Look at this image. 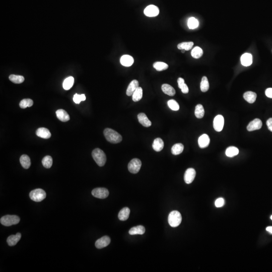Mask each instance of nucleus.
I'll return each mask as SVG.
<instances>
[{"label": "nucleus", "mask_w": 272, "mask_h": 272, "mask_svg": "<svg viewBox=\"0 0 272 272\" xmlns=\"http://www.w3.org/2000/svg\"><path fill=\"white\" fill-rule=\"evenodd\" d=\"M224 125V119L221 115H218L213 121V127L216 131H221L223 130Z\"/></svg>", "instance_id": "nucleus-9"}, {"label": "nucleus", "mask_w": 272, "mask_h": 272, "mask_svg": "<svg viewBox=\"0 0 272 272\" xmlns=\"http://www.w3.org/2000/svg\"><path fill=\"white\" fill-rule=\"evenodd\" d=\"M138 119L139 122L143 125L144 127H149L152 125V122H151L148 118L144 113H140L138 115Z\"/></svg>", "instance_id": "nucleus-16"}, {"label": "nucleus", "mask_w": 272, "mask_h": 272, "mask_svg": "<svg viewBox=\"0 0 272 272\" xmlns=\"http://www.w3.org/2000/svg\"><path fill=\"white\" fill-rule=\"evenodd\" d=\"M201 90L203 92H206L209 89V83L208 79L206 76H204L201 82Z\"/></svg>", "instance_id": "nucleus-35"}, {"label": "nucleus", "mask_w": 272, "mask_h": 272, "mask_svg": "<svg viewBox=\"0 0 272 272\" xmlns=\"http://www.w3.org/2000/svg\"><path fill=\"white\" fill-rule=\"evenodd\" d=\"M145 232V228L142 225H138L137 226L134 227L128 231L130 235H142Z\"/></svg>", "instance_id": "nucleus-21"}, {"label": "nucleus", "mask_w": 272, "mask_h": 272, "mask_svg": "<svg viewBox=\"0 0 272 272\" xmlns=\"http://www.w3.org/2000/svg\"><path fill=\"white\" fill-rule=\"evenodd\" d=\"M192 56L195 59H199L203 56V51L202 49L199 47H196L192 49L191 52Z\"/></svg>", "instance_id": "nucleus-36"}, {"label": "nucleus", "mask_w": 272, "mask_h": 272, "mask_svg": "<svg viewBox=\"0 0 272 272\" xmlns=\"http://www.w3.org/2000/svg\"><path fill=\"white\" fill-rule=\"evenodd\" d=\"M143 97V89L141 87H138L132 95V99L134 102L139 101Z\"/></svg>", "instance_id": "nucleus-29"}, {"label": "nucleus", "mask_w": 272, "mask_h": 272, "mask_svg": "<svg viewBox=\"0 0 272 272\" xmlns=\"http://www.w3.org/2000/svg\"><path fill=\"white\" fill-rule=\"evenodd\" d=\"M144 13L146 16L148 17H156L159 13V9L155 5H149L144 10Z\"/></svg>", "instance_id": "nucleus-8"}, {"label": "nucleus", "mask_w": 272, "mask_h": 272, "mask_svg": "<svg viewBox=\"0 0 272 272\" xmlns=\"http://www.w3.org/2000/svg\"><path fill=\"white\" fill-rule=\"evenodd\" d=\"M263 124L261 120L258 119H253L251 122L249 123L247 125V130L248 131H252L255 130H260L262 127Z\"/></svg>", "instance_id": "nucleus-11"}, {"label": "nucleus", "mask_w": 272, "mask_h": 272, "mask_svg": "<svg viewBox=\"0 0 272 272\" xmlns=\"http://www.w3.org/2000/svg\"><path fill=\"white\" fill-rule=\"evenodd\" d=\"M36 134L40 138L47 139L50 138L51 133L47 128H40L36 130Z\"/></svg>", "instance_id": "nucleus-13"}, {"label": "nucleus", "mask_w": 272, "mask_h": 272, "mask_svg": "<svg viewBox=\"0 0 272 272\" xmlns=\"http://www.w3.org/2000/svg\"><path fill=\"white\" fill-rule=\"evenodd\" d=\"M110 243V238L107 236H103L98 239L95 243V246L98 249H102L107 247Z\"/></svg>", "instance_id": "nucleus-12"}, {"label": "nucleus", "mask_w": 272, "mask_h": 272, "mask_svg": "<svg viewBox=\"0 0 272 272\" xmlns=\"http://www.w3.org/2000/svg\"><path fill=\"white\" fill-rule=\"evenodd\" d=\"M42 165L46 168H50L53 165V158L50 156H46L42 160Z\"/></svg>", "instance_id": "nucleus-38"}, {"label": "nucleus", "mask_w": 272, "mask_h": 272, "mask_svg": "<svg viewBox=\"0 0 272 272\" xmlns=\"http://www.w3.org/2000/svg\"><path fill=\"white\" fill-rule=\"evenodd\" d=\"M92 195L96 198L105 199L109 195V192L108 189L105 188H96L92 191Z\"/></svg>", "instance_id": "nucleus-7"}, {"label": "nucleus", "mask_w": 272, "mask_h": 272, "mask_svg": "<svg viewBox=\"0 0 272 272\" xmlns=\"http://www.w3.org/2000/svg\"><path fill=\"white\" fill-rule=\"evenodd\" d=\"M266 230L272 234V226L267 227L266 228Z\"/></svg>", "instance_id": "nucleus-46"}, {"label": "nucleus", "mask_w": 272, "mask_h": 272, "mask_svg": "<svg viewBox=\"0 0 272 272\" xmlns=\"http://www.w3.org/2000/svg\"><path fill=\"white\" fill-rule=\"evenodd\" d=\"M21 237V233H17L16 235H12L8 237L7 240V242L9 246H15L18 241L20 240Z\"/></svg>", "instance_id": "nucleus-20"}, {"label": "nucleus", "mask_w": 272, "mask_h": 272, "mask_svg": "<svg viewBox=\"0 0 272 272\" xmlns=\"http://www.w3.org/2000/svg\"><path fill=\"white\" fill-rule=\"evenodd\" d=\"M241 63L243 66L248 67L252 63V56L250 53H245L241 56Z\"/></svg>", "instance_id": "nucleus-17"}, {"label": "nucleus", "mask_w": 272, "mask_h": 272, "mask_svg": "<svg viewBox=\"0 0 272 272\" xmlns=\"http://www.w3.org/2000/svg\"><path fill=\"white\" fill-rule=\"evenodd\" d=\"M195 175H196V172L194 168H188L186 171L185 175H184V180H185V183L187 184H190L192 183L195 178Z\"/></svg>", "instance_id": "nucleus-10"}, {"label": "nucleus", "mask_w": 272, "mask_h": 272, "mask_svg": "<svg viewBox=\"0 0 272 272\" xmlns=\"http://www.w3.org/2000/svg\"><path fill=\"white\" fill-rule=\"evenodd\" d=\"M45 191L41 189H34L30 192L29 197L32 200L36 202H40L46 197Z\"/></svg>", "instance_id": "nucleus-5"}, {"label": "nucleus", "mask_w": 272, "mask_h": 272, "mask_svg": "<svg viewBox=\"0 0 272 272\" xmlns=\"http://www.w3.org/2000/svg\"><path fill=\"white\" fill-rule=\"evenodd\" d=\"M265 94L267 97L272 98V88H269L266 89Z\"/></svg>", "instance_id": "nucleus-44"}, {"label": "nucleus", "mask_w": 272, "mask_h": 272, "mask_svg": "<svg viewBox=\"0 0 272 272\" xmlns=\"http://www.w3.org/2000/svg\"><path fill=\"white\" fill-rule=\"evenodd\" d=\"M139 82L137 80H133L130 83V84L128 87L126 91V94L128 96L133 95V93L136 90L137 88L139 87Z\"/></svg>", "instance_id": "nucleus-18"}, {"label": "nucleus", "mask_w": 272, "mask_h": 272, "mask_svg": "<svg viewBox=\"0 0 272 272\" xmlns=\"http://www.w3.org/2000/svg\"><path fill=\"white\" fill-rule=\"evenodd\" d=\"M195 114L198 119H202L204 117L205 114V110L202 105L199 104L195 107Z\"/></svg>", "instance_id": "nucleus-31"}, {"label": "nucleus", "mask_w": 272, "mask_h": 272, "mask_svg": "<svg viewBox=\"0 0 272 272\" xmlns=\"http://www.w3.org/2000/svg\"><path fill=\"white\" fill-rule=\"evenodd\" d=\"M20 162L22 167L25 169H28L31 165L29 157L27 155H22L20 158Z\"/></svg>", "instance_id": "nucleus-26"}, {"label": "nucleus", "mask_w": 272, "mask_h": 272, "mask_svg": "<svg viewBox=\"0 0 272 272\" xmlns=\"http://www.w3.org/2000/svg\"><path fill=\"white\" fill-rule=\"evenodd\" d=\"M56 117L63 122H66L70 120V117L69 114L65 110H59L56 111Z\"/></svg>", "instance_id": "nucleus-19"}, {"label": "nucleus", "mask_w": 272, "mask_h": 272, "mask_svg": "<svg viewBox=\"0 0 272 272\" xmlns=\"http://www.w3.org/2000/svg\"><path fill=\"white\" fill-rule=\"evenodd\" d=\"M210 140L208 134H203L199 137L198 144L201 148H205L208 147L210 144Z\"/></svg>", "instance_id": "nucleus-15"}, {"label": "nucleus", "mask_w": 272, "mask_h": 272, "mask_svg": "<svg viewBox=\"0 0 272 272\" xmlns=\"http://www.w3.org/2000/svg\"><path fill=\"white\" fill-rule=\"evenodd\" d=\"M74 83V78L73 77H68L63 82V86L64 89L66 90L70 89L73 86Z\"/></svg>", "instance_id": "nucleus-32"}, {"label": "nucleus", "mask_w": 272, "mask_h": 272, "mask_svg": "<svg viewBox=\"0 0 272 272\" xmlns=\"http://www.w3.org/2000/svg\"><path fill=\"white\" fill-rule=\"evenodd\" d=\"M33 100L31 99H24L19 103V106L21 108H26L27 107H31L33 105Z\"/></svg>", "instance_id": "nucleus-39"}, {"label": "nucleus", "mask_w": 272, "mask_h": 272, "mask_svg": "<svg viewBox=\"0 0 272 272\" xmlns=\"http://www.w3.org/2000/svg\"><path fill=\"white\" fill-rule=\"evenodd\" d=\"M224 204H225V200L222 198H219L218 199H217L215 202V205L217 208L222 207L223 206Z\"/></svg>", "instance_id": "nucleus-43"}, {"label": "nucleus", "mask_w": 272, "mask_h": 272, "mask_svg": "<svg viewBox=\"0 0 272 272\" xmlns=\"http://www.w3.org/2000/svg\"><path fill=\"white\" fill-rule=\"evenodd\" d=\"M168 221L171 226L177 227L181 223L182 221L181 214L177 211L171 212L168 216Z\"/></svg>", "instance_id": "nucleus-3"}, {"label": "nucleus", "mask_w": 272, "mask_h": 272, "mask_svg": "<svg viewBox=\"0 0 272 272\" xmlns=\"http://www.w3.org/2000/svg\"><path fill=\"white\" fill-rule=\"evenodd\" d=\"M168 106L171 110L174 111H177L180 109V105L174 99H171L168 102Z\"/></svg>", "instance_id": "nucleus-41"}, {"label": "nucleus", "mask_w": 272, "mask_h": 272, "mask_svg": "<svg viewBox=\"0 0 272 272\" xmlns=\"http://www.w3.org/2000/svg\"><path fill=\"white\" fill-rule=\"evenodd\" d=\"M188 25L191 29H194L197 28L199 26V22L197 19L194 17H191L188 20Z\"/></svg>", "instance_id": "nucleus-40"}, {"label": "nucleus", "mask_w": 272, "mask_h": 272, "mask_svg": "<svg viewBox=\"0 0 272 272\" xmlns=\"http://www.w3.org/2000/svg\"><path fill=\"white\" fill-rule=\"evenodd\" d=\"M130 214V209L128 207H125L119 211L118 215V218L120 221L127 220L129 217Z\"/></svg>", "instance_id": "nucleus-24"}, {"label": "nucleus", "mask_w": 272, "mask_h": 272, "mask_svg": "<svg viewBox=\"0 0 272 272\" xmlns=\"http://www.w3.org/2000/svg\"><path fill=\"white\" fill-rule=\"evenodd\" d=\"M161 89L163 92L168 95L173 96L175 94V89H174L173 87L168 84H163L161 87Z\"/></svg>", "instance_id": "nucleus-23"}, {"label": "nucleus", "mask_w": 272, "mask_h": 272, "mask_svg": "<svg viewBox=\"0 0 272 272\" xmlns=\"http://www.w3.org/2000/svg\"><path fill=\"white\" fill-rule=\"evenodd\" d=\"M134 59L130 55H125L122 56L120 59V64L125 67H130L133 64Z\"/></svg>", "instance_id": "nucleus-14"}, {"label": "nucleus", "mask_w": 272, "mask_h": 272, "mask_svg": "<svg viewBox=\"0 0 272 272\" xmlns=\"http://www.w3.org/2000/svg\"><path fill=\"white\" fill-rule=\"evenodd\" d=\"M184 146L181 143L175 144L172 146L171 148V152L172 154L174 155H179L183 152Z\"/></svg>", "instance_id": "nucleus-27"}, {"label": "nucleus", "mask_w": 272, "mask_h": 272, "mask_svg": "<svg viewBox=\"0 0 272 272\" xmlns=\"http://www.w3.org/2000/svg\"><path fill=\"white\" fill-rule=\"evenodd\" d=\"M93 158L99 166H103L107 161V156L104 152L99 148L95 149L92 151Z\"/></svg>", "instance_id": "nucleus-2"}, {"label": "nucleus", "mask_w": 272, "mask_h": 272, "mask_svg": "<svg viewBox=\"0 0 272 272\" xmlns=\"http://www.w3.org/2000/svg\"><path fill=\"white\" fill-rule=\"evenodd\" d=\"M86 100V96L84 94L79 95L78 94H75L74 96L73 100L75 103L76 104H79L80 102L82 101H85Z\"/></svg>", "instance_id": "nucleus-42"}, {"label": "nucleus", "mask_w": 272, "mask_h": 272, "mask_svg": "<svg viewBox=\"0 0 272 272\" xmlns=\"http://www.w3.org/2000/svg\"><path fill=\"white\" fill-rule=\"evenodd\" d=\"M194 42L192 41L181 42L177 45V48L180 50H189L192 48Z\"/></svg>", "instance_id": "nucleus-33"}, {"label": "nucleus", "mask_w": 272, "mask_h": 272, "mask_svg": "<svg viewBox=\"0 0 272 272\" xmlns=\"http://www.w3.org/2000/svg\"><path fill=\"white\" fill-rule=\"evenodd\" d=\"M257 95L256 93L252 91H247L243 94L244 99L249 103H253L256 100Z\"/></svg>", "instance_id": "nucleus-25"}, {"label": "nucleus", "mask_w": 272, "mask_h": 272, "mask_svg": "<svg viewBox=\"0 0 272 272\" xmlns=\"http://www.w3.org/2000/svg\"><path fill=\"white\" fill-rule=\"evenodd\" d=\"M9 80L13 83L15 84H21L24 81V78L22 76L20 75H11L10 76Z\"/></svg>", "instance_id": "nucleus-37"}, {"label": "nucleus", "mask_w": 272, "mask_h": 272, "mask_svg": "<svg viewBox=\"0 0 272 272\" xmlns=\"http://www.w3.org/2000/svg\"><path fill=\"white\" fill-rule=\"evenodd\" d=\"M164 142L161 138H158L155 139L154 141L152 147L154 150L156 152H160L164 148Z\"/></svg>", "instance_id": "nucleus-22"}, {"label": "nucleus", "mask_w": 272, "mask_h": 272, "mask_svg": "<svg viewBox=\"0 0 272 272\" xmlns=\"http://www.w3.org/2000/svg\"><path fill=\"white\" fill-rule=\"evenodd\" d=\"M267 125L268 129L270 131H272V118L269 119L267 121Z\"/></svg>", "instance_id": "nucleus-45"}, {"label": "nucleus", "mask_w": 272, "mask_h": 272, "mask_svg": "<svg viewBox=\"0 0 272 272\" xmlns=\"http://www.w3.org/2000/svg\"><path fill=\"white\" fill-rule=\"evenodd\" d=\"M239 153V150L237 148L234 146H230L227 148L225 152V154L227 156L229 157H233L238 155Z\"/></svg>", "instance_id": "nucleus-28"}, {"label": "nucleus", "mask_w": 272, "mask_h": 272, "mask_svg": "<svg viewBox=\"0 0 272 272\" xmlns=\"http://www.w3.org/2000/svg\"><path fill=\"white\" fill-rule=\"evenodd\" d=\"M1 223L5 226H10L16 225L20 222V218L16 215H6L1 218Z\"/></svg>", "instance_id": "nucleus-4"}, {"label": "nucleus", "mask_w": 272, "mask_h": 272, "mask_svg": "<svg viewBox=\"0 0 272 272\" xmlns=\"http://www.w3.org/2000/svg\"><path fill=\"white\" fill-rule=\"evenodd\" d=\"M270 219H271V220H272V216H270Z\"/></svg>", "instance_id": "nucleus-48"}, {"label": "nucleus", "mask_w": 272, "mask_h": 272, "mask_svg": "<svg viewBox=\"0 0 272 272\" xmlns=\"http://www.w3.org/2000/svg\"><path fill=\"white\" fill-rule=\"evenodd\" d=\"M153 67L157 71H162L168 69V65L164 62H157L154 63Z\"/></svg>", "instance_id": "nucleus-34"}, {"label": "nucleus", "mask_w": 272, "mask_h": 272, "mask_svg": "<svg viewBox=\"0 0 272 272\" xmlns=\"http://www.w3.org/2000/svg\"><path fill=\"white\" fill-rule=\"evenodd\" d=\"M103 133L107 141L111 143L117 144L122 141V136L111 128H105Z\"/></svg>", "instance_id": "nucleus-1"}, {"label": "nucleus", "mask_w": 272, "mask_h": 272, "mask_svg": "<svg viewBox=\"0 0 272 272\" xmlns=\"http://www.w3.org/2000/svg\"><path fill=\"white\" fill-rule=\"evenodd\" d=\"M142 162L138 158H134L130 161L128 164V169L131 173L137 174L141 169Z\"/></svg>", "instance_id": "nucleus-6"}, {"label": "nucleus", "mask_w": 272, "mask_h": 272, "mask_svg": "<svg viewBox=\"0 0 272 272\" xmlns=\"http://www.w3.org/2000/svg\"><path fill=\"white\" fill-rule=\"evenodd\" d=\"M178 87L181 89L182 92L185 94H186L189 92V89L186 84H185V80L182 78H179L177 80Z\"/></svg>", "instance_id": "nucleus-30"}, {"label": "nucleus", "mask_w": 272, "mask_h": 272, "mask_svg": "<svg viewBox=\"0 0 272 272\" xmlns=\"http://www.w3.org/2000/svg\"><path fill=\"white\" fill-rule=\"evenodd\" d=\"M181 52L183 53H185V51H186V50H181Z\"/></svg>", "instance_id": "nucleus-47"}]
</instances>
